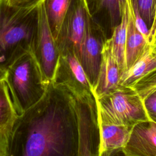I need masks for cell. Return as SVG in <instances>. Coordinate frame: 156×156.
<instances>
[{
  "instance_id": "1",
  "label": "cell",
  "mask_w": 156,
  "mask_h": 156,
  "mask_svg": "<svg viewBox=\"0 0 156 156\" xmlns=\"http://www.w3.org/2000/svg\"><path fill=\"white\" fill-rule=\"evenodd\" d=\"M71 94L51 82L43 96L18 116L9 137V156H78Z\"/></svg>"
},
{
  "instance_id": "2",
  "label": "cell",
  "mask_w": 156,
  "mask_h": 156,
  "mask_svg": "<svg viewBox=\"0 0 156 156\" xmlns=\"http://www.w3.org/2000/svg\"><path fill=\"white\" fill-rule=\"evenodd\" d=\"M40 4L22 7L0 0V68L8 66L23 54L32 51L37 34Z\"/></svg>"
},
{
  "instance_id": "3",
  "label": "cell",
  "mask_w": 156,
  "mask_h": 156,
  "mask_svg": "<svg viewBox=\"0 0 156 156\" xmlns=\"http://www.w3.org/2000/svg\"><path fill=\"white\" fill-rule=\"evenodd\" d=\"M5 79L19 116L41 99L49 83L32 51L23 54L8 66Z\"/></svg>"
},
{
  "instance_id": "4",
  "label": "cell",
  "mask_w": 156,
  "mask_h": 156,
  "mask_svg": "<svg viewBox=\"0 0 156 156\" xmlns=\"http://www.w3.org/2000/svg\"><path fill=\"white\" fill-rule=\"evenodd\" d=\"M95 98L98 118L104 122L132 129L140 122L154 121L144 101L132 88L119 85L110 92Z\"/></svg>"
},
{
  "instance_id": "5",
  "label": "cell",
  "mask_w": 156,
  "mask_h": 156,
  "mask_svg": "<svg viewBox=\"0 0 156 156\" xmlns=\"http://www.w3.org/2000/svg\"><path fill=\"white\" fill-rule=\"evenodd\" d=\"M70 94L77 119L78 156H98L99 129L96 98L93 93L85 96Z\"/></svg>"
},
{
  "instance_id": "6",
  "label": "cell",
  "mask_w": 156,
  "mask_h": 156,
  "mask_svg": "<svg viewBox=\"0 0 156 156\" xmlns=\"http://www.w3.org/2000/svg\"><path fill=\"white\" fill-rule=\"evenodd\" d=\"M90 16L84 0H71L55 39L59 54L71 51L79 58Z\"/></svg>"
},
{
  "instance_id": "7",
  "label": "cell",
  "mask_w": 156,
  "mask_h": 156,
  "mask_svg": "<svg viewBox=\"0 0 156 156\" xmlns=\"http://www.w3.org/2000/svg\"><path fill=\"white\" fill-rule=\"evenodd\" d=\"M51 82L76 96L93 94L85 72L79 58L71 51L60 53Z\"/></svg>"
},
{
  "instance_id": "8",
  "label": "cell",
  "mask_w": 156,
  "mask_h": 156,
  "mask_svg": "<svg viewBox=\"0 0 156 156\" xmlns=\"http://www.w3.org/2000/svg\"><path fill=\"white\" fill-rule=\"evenodd\" d=\"M32 52L38 62L45 80L50 83L60 54L48 22L43 1L40 4L38 28Z\"/></svg>"
},
{
  "instance_id": "9",
  "label": "cell",
  "mask_w": 156,
  "mask_h": 156,
  "mask_svg": "<svg viewBox=\"0 0 156 156\" xmlns=\"http://www.w3.org/2000/svg\"><path fill=\"white\" fill-rule=\"evenodd\" d=\"M105 40L102 29L90 16L87 21L79 60L91 85L92 90L97 81L101 60V51Z\"/></svg>"
},
{
  "instance_id": "10",
  "label": "cell",
  "mask_w": 156,
  "mask_h": 156,
  "mask_svg": "<svg viewBox=\"0 0 156 156\" xmlns=\"http://www.w3.org/2000/svg\"><path fill=\"white\" fill-rule=\"evenodd\" d=\"M120 70L114 56L110 38L104 41L97 81L92 91L96 98H99L119 86Z\"/></svg>"
},
{
  "instance_id": "11",
  "label": "cell",
  "mask_w": 156,
  "mask_h": 156,
  "mask_svg": "<svg viewBox=\"0 0 156 156\" xmlns=\"http://www.w3.org/2000/svg\"><path fill=\"white\" fill-rule=\"evenodd\" d=\"M121 151L126 156H156V121L135 125Z\"/></svg>"
},
{
  "instance_id": "12",
  "label": "cell",
  "mask_w": 156,
  "mask_h": 156,
  "mask_svg": "<svg viewBox=\"0 0 156 156\" xmlns=\"http://www.w3.org/2000/svg\"><path fill=\"white\" fill-rule=\"evenodd\" d=\"M98 124L99 129L98 156H110L116 151H121L129 141L132 129L106 122L99 118Z\"/></svg>"
},
{
  "instance_id": "13",
  "label": "cell",
  "mask_w": 156,
  "mask_h": 156,
  "mask_svg": "<svg viewBox=\"0 0 156 156\" xmlns=\"http://www.w3.org/2000/svg\"><path fill=\"white\" fill-rule=\"evenodd\" d=\"M156 71V47L147 43L133 65L119 77V85L133 87L139 80Z\"/></svg>"
},
{
  "instance_id": "14",
  "label": "cell",
  "mask_w": 156,
  "mask_h": 156,
  "mask_svg": "<svg viewBox=\"0 0 156 156\" xmlns=\"http://www.w3.org/2000/svg\"><path fill=\"white\" fill-rule=\"evenodd\" d=\"M126 4L128 13V25L126 43L127 70L133 65L141 55L148 43L135 26L131 1L126 0Z\"/></svg>"
},
{
  "instance_id": "15",
  "label": "cell",
  "mask_w": 156,
  "mask_h": 156,
  "mask_svg": "<svg viewBox=\"0 0 156 156\" xmlns=\"http://www.w3.org/2000/svg\"><path fill=\"white\" fill-rule=\"evenodd\" d=\"M128 25V13L126 1L122 7L120 22L112 29L111 41L113 52L120 70V76L126 70V43Z\"/></svg>"
},
{
  "instance_id": "16",
  "label": "cell",
  "mask_w": 156,
  "mask_h": 156,
  "mask_svg": "<svg viewBox=\"0 0 156 156\" xmlns=\"http://www.w3.org/2000/svg\"><path fill=\"white\" fill-rule=\"evenodd\" d=\"M5 77L0 79V133L9 137L18 117Z\"/></svg>"
},
{
  "instance_id": "17",
  "label": "cell",
  "mask_w": 156,
  "mask_h": 156,
  "mask_svg": "<svg viewBox=\"0 0 156 156\" xmlns=\"http://www.w3.org/2000/svg\"><path fill=\"white\" fill-rule=\"evenodd\" d=\"M71 0H43V4L52 34L56 39Z\"/></svg>"
},
{
  "instance_id": "18",
  "label": "cell",
  "mask_w": 156,
  "mask_h": 156,
  "mask_svg": "<svg viewBox=\"0 0 156 156\" xmlns=\"http://www.w3.org/2000/svg\"><path fill=\"white\" fill-rule=\"evenodd\" d=\"M126 0H99L94 13L91 16L100 26L104 19H108L112 29L121 20L122 7Z\"/></svg>"
},
{
  "instance_id": "19",
  "label": "cell",
  "mask_w": 156,
  "mask_h": 156,
  "mask_svg": "<svg viewBox=\"0 0 156 156\" xmlns=\"http://www.w3.org/2000/svg\"><path fill=\"white\" fill-rule=\"evenodd\" d=\"M143 100L156 91V71L139 80L133 87Z\"/></svg>"
},
{
  "instance_id": "20",
  "label": "cell",
  "mask_w": 156,
  "mask_h": 156,
  "mask_svg": "<svg viewBox=\"0 0 156 156\" xmlns=\"http://www.w3.org/2000/svg\"><path fill=\"white\" fill-rule=\"evenodd\" d=\"M133 7H138L140 15L149 29L154 20L153 0H130Z\"/></svg>"
},
{
  "instance_id": "21",
  "label": "cell",
  "mask_w": 156,
  "mask_h": 156,
  "mask_svg": "<svg viewBox=\"0 0 156 156\" xmlns=\"http://www.w3.org/2000/svg\"><path fill=\"white\" fill-rule=\"evenodd\" d=\"M132 9H133V14L135 26L137 29L139 30V32L143 35V37L147 41V38L149 34V29L148 28L146 23L141 17L138 8L132 7Z\"/></svg>"
},
{
  "instance_id": "22",
  "label": "cell",
  "mask_w": 156,
  "mask_h": 156,
  "mask_svg": "<svg viewBox=\"0 0 156 156\" xmlns=\"http://www.w3.org/2000/svg\"><path fill=\"white\" fill-rule=\"evenodd\" d=\"M144 104L151 118L156 121V91L147 96Z\"/></svg>"
},
{
  "instance_id": "23",
  "label": "cell",
  "mask_w": 156,
  "mask_h": 156,
  "mask_svg": "<svg viewBox=\"0 0 156 156\" xmlns=\"http://www.w3.org/2000/svg\"><path fill=\"white\" fill-rule=\"evenodd\" d=\"M43 0H7L8 2L15 6L30 7L40 4Z\"/></svg>"
},
{
  "instance_id": "24",
  "label": "cell",
  "mask_w": 156,
  "mask_h": 156,
  "mask_svg": "<svg viewBox=\"0 0 156 156\" xmlns=\"http://www.w3.org/2000/svg\"><path fill=\"white\" fill-rule=\"evenodd\" d=\"M0 156H9V136L0 133Z\"/></svg>"
},
{
  "instance_id": "25",
  "label": "cell",
  "mask_w": 156,
  "mask_h": 156,
  "mask_svg": "<svg viewBox=\"0 0 156 156\" xmlns=\"http://www.w3.org/2000/svg\"><path fill=\"white\" fill-rule=\"evenodd\" d=\"M147 42L151 46L156 47V14L154 15L152 24L149 29Z\"/></svg>"
},
{
  "instance_id": "26",
  "label": "cell",
  "mask_w": 156,
  "mask_h": 156,
  "mask_svg": "<svg viewBox=\"0 0 156 156\" xmlns=\"http://www.w3.org/2000/svg\"><path fill=\"white\" fill-rule=\"evenodd\" d=\"M89 14L91 16L95 12L99 0H84Z\"/></svg>"
},
{
  "instance_id": "27",
  "label": "cell",
  "mask_w": 156,
  "mask_h": 156,
  "mask_svg": "<svg viewBox=\"0 0 156 156\" xmlns=\"http://www.w3.org/2000/svg\"><path fill=\"white\" fill-rule=\"evenodd\" d=\"M5 76V71L0 68V79L4 78Z\"/></svg>"
},
{
  "instance_id": "28",
  "label": "cell",
  "mask_w": 156,
  "mask_h": 156,
  "mask_svg": "<svg viewBox=\"0 0 156 156\" xmlns=\"http://www.w3.org/2000/svg\"><path fill=\"white\" fill-rule=\"evenodd\" d=\"M153 12H154V17L156 14V0H153Z\"/></svg>"
}]
</instances>
